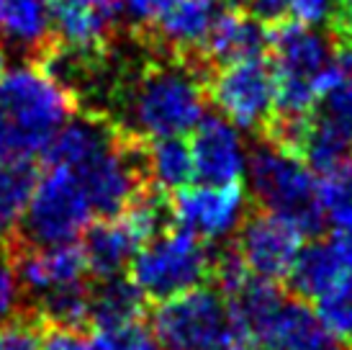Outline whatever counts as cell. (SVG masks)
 <instances>
[{
    "label": "cell",
    "instance_id": "1",
    "mask_svg": "<svg viewBox=\"0 0 352 350\" xmlns=\"http://www.w3.org/2000/svg\"><path fill=\"white\" fill-rule=\"evenodd\" d=\"M137 68H118L100 116L144 139L183 136L204 119L211 68L204 54L180 57L147 49Z\"/></svg>",
    "mask_w": 352,
    "mask_h": 350
},
{
    "label": "cell",
    "instance_id": "2",
    "mask_svg": "<svg viewBox=\"0 0 352 350\" xmlns=\"http://www.w3.org/2000/svg\"><path fill=\"white\" fill-rule=\"evenodd\" d=\"M78 114L65 88L34 62L0 75V160H34Z\"/></svg>",
    "mask_w": 352,
    "mask_h": 350
},
{
    "label": "cell",
    "instance_id": "3",
    "mask_svg": "<svg viewBox=\"0 0 352 350\" xmlns=\"http://www.w3.org/2000/svg\"><path fill=\"white\" fill-rule=\"evenodd\" d=\"M250 191L260 209L285 216L303 237L322 232L324 212L316 181L296 155L260 139L250 155Z\"/></svg>",
    "mask_w": 352,
    "mask_h": 350
},
{
    "label": "cell",
    "instance_id": "4",
    "mask_svg": "<svg viewBox=\"0 0 352 350\" xmlns=\"http://www.w3.org/2000/svg\"><path fill=\"white\" fill-rule=\"evenodd\" d=\"M152 332L162 350H242L250 342L236 332L224 296L206 286L160 302Z\"/></svg>",
    "mask_w": 352,
    "mask_h": 350
},
{
    "label": "cell",
    "instance_id": "5",
    "mask_svg": "<svg viewBox=\"0 0 352 350\" xmlns=\"http://www.w3.org/2000/svg\"><path fill=\"white\" fill-rule=\"evenodd\" d=\"M211 250L186 227H170L137 250L129 262L131 281L152 302H165L211 281Z\"/></svg>",
    "mask_w": 352,
    "mask_h": 350
},
{
    "label": "cell",
    "instance_id": "6",
    "mask_svg": "<svg viewBox=\"0 0 352 350\" xmlns=\"http://www.w3.org/2000/svg\"><path fill=\"white\" fill-rule=\"evenodd\" d=\"M93 219L96 214L78 178L67 167L44 165L21 227L19 245L47 247L75 243Z\"/></svg>",
    "mask_w": 352,
    "mask_h": 350
},
{
    "label": "cell",
    "instance_id": "7",
    "mask_svg": "<svg viewBox=\"0 0 352 350\" xmlns=\"http://www.w3.org/2000/svg\"><path fill=\"white\" fill-rule=\"evenodd\" d=\"M208 101L224 119L247 132H263L267 119L273 116L275 78L267 54L236 59L211 72L206 83Z\"/></svg>",
    "mask_w": 352,
    "mask_h": 350
},
{
    "label": "cell",
    "instance_id": "8",
    "mask_svg": "<svg viewBox=\"0 0 352 350\" xmlns=\"http://www.w3.org/2000/svg\"><path fill=\"white\" fill-rule=\"evenodd\" d=\"M303 232L285 216L254 206L236 227L234 247L252 276L280 283L301 253Z\"/></svg>",
    "mask_w": 352,
    "mask_h": 350
},
{
    "label": "cell",
    "instance_id": "9",
    "mask_svg": "<svg viewBox=\"0 0 352 350\" xmlns=\"http://www.w3.org/2000/svg\"><path fill=\"white\" fill-rule=\"evenodd\" d=\"M173 216L180 227L190 229L201 240H224L236 232L245 219V188L226 185H186L170 198Z\"/></svg>",
    "mask_w": 352,
    "mask_h": 350
},
{
    "label": "cell",
    "instance_id": "10",
    "mask_svg": "<svg viewBox=\"0 0 352 350\" xmlns=\"http://www.w3.org/2000/svg\"><path fill=\"white\" fill-rule=\"evenodd\" d=\"M121 0H52V44L98 52L116 44Z\"/></svg>",
    "mask_w": 352,
    "mask_h": 350
},
{
    "label": "cell",
    "instance_id": "11",
    "mask_svg": "<svg viewBox=\"0 0 352 350\" xmlns=\"http://www.w3.org/2000/svg\"><path fill=\"white\" fill-rule=\"evenodd\" d=\"M10 258H13L21 294H26L31 302L65 286L90 281L82 247L75 243L47 245V247L16 245L10 250Z\"/></svg>",
    "mask_w": 352,
    "mask_h": 350
},
{
    "label": "cell",
    "instance_id": "12",
    "mask_svg": "<svg viewBox=\"0 0 352 350\" xmlns=\"http://www.w3.org/2000/svg\"><path fill=\"white\" fill-rule=\"evenodd\" d=\"M196 175L208 185L239 183L245 173V150L232 121L208 114L196 124L190 139Z\"/></svg>",
    "mask_w": 352,
    "mask_h": 350
},
{
    "label": "cell",
    "instance_id": "13",
    "mask_svg": "<svg viewBox=\"0 0 352 350\" xmlns=\"http://www.w3.org/2000/svg\"><path fill=\"white\" fill-rule=\"evenodd\" d=\"M201 54L211 72L236 59L267 54V29L242 6H224L206 37Z\"/></svg>",
    "mask_w": 352,
    "mask_h": 350
},
{
    "label": "cell",
    "instance_id": "14",
    "mask_svg": "<svg viewBox=\"0 0 352 350\" xmlns=\"http://www.w3.org/2000/svg\"><path fill=\"white\" fill-rule=\"evenodd\" d=\"M260 342L273 345L275 350H344L347 342H340L319 320V314L298 296H285L280 309L260 332Z\"/></svg>",
    "mask_w": 352,
    "mask_h": 350
},
{
    "label": "cell",
    "instance_id": "15",
    "mask_svg": "<svg viewBox=\"0 0 352 350\" xmlns=\"http://www.w3.org/2000/svg\"><path fill=\"white\" fill-rule=\"evenodd\" d=\"M142 237L129 224L124 214L90 222L82 232V255L88 262L90 278H111L121 276L129 268L131 258L142 247Z\"/></svg>",
    "mask_w": 352,
    "mask_h": 350
},
{
    "label": "cell",
    "instance_id": "16",
    "mask_svg": "<svg viewBox=\"0 0 352 350\" xmlns=\"http://www.w3.org/2000/svg\"><path fill=\"white\" fill-rule=\"evenodd\" d=\"M50 3L0 0V41L26 62H36L52 44Z\"/></svg>",
    "mask_w": 352,
    "mask_h": 350
},
{
    "label": "cell",
    "instance_id": "17",
    "mask_svg": "<svg viewBox=\"0 0 352 350\" xmlns=\"http://www.w3.org/2000/svg\"><path fill=\"white\" fill-rule=\"evenodd\" d=\"M147 314V296L139 291L131 278H90L88 325L93 330H113L121 325L142 322Z\"/></svg>",
    "mask_w": 352,
    "mask_h": 350
},
{
    "label": "cell",
    "instance_id": "18",
    "mask_svg": "<svg viewBox=\"0 0 352 350\" xmlns=\"http://www.w3.org/2000/svg\"><path fill=\"white\" fill-rule=\"evenodd\" d=\"M39 173L34 160H0V247L8 253L21 240Z\"/></svg>",
    "mask_w": 352,
    "mask_h": 350
},
{
    "label": "cell",
    "instance_id": "19",
    "mask_svg": "<svg viewBox=\"0 0 352 350\" xmlns=\"http://www.w3.org/2000/svg\"><path fill=\"white\" fill-rule=\"evenodd\" d=\"M291 294L303 302H322L327 296H340L342 291V265L329 240L301 247L294 268L288 273Z\"/></svg>",
    "mask_w": 352,
    "mask_h": 350
},
{
    "label": "cell",
    "instance_id": "20",
    "mask_svg": "<svg viewBox=\"0 0 352 350\" xmlns=\"http://www.w3.org/2000/svg\"><path fill=\"white\" fill-rule=\"evenodd\" d=\"M149 173L162 191H180L196 178L193 152L183 136L149 139Z\"/></svg>",
    "mask_w": 352,
    "mask_h": 350
},
{
    "label": "cell",
    "instance_id": "21",
    "mask_svg": "<svg viewBox=\"0 0 352 350\" xmlns=\"http://www.w3.org/2000/svg\"><path fill=\"white\" fill-rule=\"evenodd\" d=\"M316 191L324 219H329L334 229L352 227V160H344L334 170L322 175Z\"/></svg>",
    "mask_w": 352,
    "mask_h": 350
},
{
    "label": "cell",
    "instance_id": "22",
    "mask_svg": "<svg viewBox=\"0 0 352 350\" xmlns=\"http://www.w3.org/2000/svg\"><path fill=\"white\" fill-rule=\"evenodd\" d=\"M311 116L352 145V83H334L327 88L316 101Z\"/></svg>",
    "mask_w": 352,
    "mask_h": 350
},
{
    "label": "cell",
    "instance_id": "23",
    "mask_svg": "<svg viewBox=\"0 0 352 350\" xmlns=\"http://www.w3.org/2000/svg\"><path fill=\"white\" fill-rule=\"evenodd\" d=\"M0 350H44V322L23 307L0 325Z\"/></svg>",
    "mask_w": 352,
    "mask_h": 350
},
{
    "label": "cell",
    "instance_id": "24",
    "mask_svg": "<svg viewBox=\"0 0 352 350\" xmlns=\"http://www.w3.org/2000/svg\"><path fill=\"white\" fill-rule=\"evenodd\" d=\"M96 342H98L100 350H162L155 332L144 325V320L121 325L113 330H98L96 332Z\"/></svg>",
    "mask_w": 352,
    "mask_h": 350
},
{
    "label": "cell",
    "instance_id": "25",
    "mask_svg": "<svg viewBox=\"0 0 352 350\" xmlns=\"http://www.w3.org/2000/svg\"><path fill=\"white\" fill-rule=\"evenodd\" d=\"M316 314L327 330L340 342H352V299L350 296H327L316 302Z\"/></svg>",
    "mask_w": 352,
    "mask_h": 350
},
{
    "label": "cell",
    "instance_id": "26",
    "mask_svg": "<svg viewBox=\"0 0 352 350\" xmlns=\"http://www.w3.org/2000/svg\"><path fill=\"white\" fill-rule=\"evenodd\" d=\"M175 3L177 0H121V8L131 21L129 31L131 34H144V31L155 29Z\"/></svg>",
    "mask_w": 352,
    "mask_h": 350
},
{
    "label": "cell",
    "instance_id": "27",
    "mask_svg": "<svg viewBox=\"0 0 352 350\" xmlns=\"http://www.w3.org/2000/svg\"><path fill=\"white\" fill-rule=\"evenodd\" d=\"M21 286L16 278V268H13V258L8 250L0 247V325L16 317L23 307H21Z\"/></svg>",
    "mask_w": 352,
    "mask_h": 350
},
{
    "label": "cell",
    "instance_id": "28",
    "mask_svg": "<svg viewBox=\"0 0 352 350\" xmlns=\"http://www.w3.org/2000/svg\"><path fill=\"white\" fill-rule=\"evenodd\" d=\"M44 350H100L96 335L75 327L44 325Z\"/></svg>",
    "mask_w": 352,
    "mask_h": 350
},
{
    "label": "cell",
    "instance_id": "29",
    "mask_svg": "<svg viewBox=\"0 0 352 350\" xmlns=\"http://www.w3.org/2000/svg\"><path fill=\"white\" fill-rule=\"evenodd\" d=\"M242 8L257 19L263 26H273L280 23L291 16V0H242Z\"/></svg>",
    "mask_w": 352,
    "mask_h": 350
},
{
    "label": "cell",
    "instance_id": "30",
    "mask_svg": "<svg viewBox=\"0 0 352 350\" xmlns=\"http://www.w3.org/2000/svg\"><path fill=\"white\" fill-rule=\"evenodd\" d=\"M329 243H332L334 253L340 258V265H342V291H340V296H350L352 299V227L334 229Z\"/></svg>",
    "mask_w": 352,
    "mask_h": 350
},
{
    "label": "cell",
    "instance_id": "31",
    "mask_svg": "<svg viewBox=\"0 0 352 350\" xmlns=\"http://www.w3.org/2000/svg\"><path fill=\"white\" fill-rule=\"evenodd\" d=\"M291 16L306 26L322 23L329 16V0H291Z\"/></svg>",
    "mask_w": 352,
    "mask_h": 350
},
{
    "label": "cell",
    "instance_id": "32",
    "mask_svg": "<svg viewBox=\"0 0 352 350\" xmlns=\"http://www.w3.org/2000/svg\"><path fill=\"white\" fill-rule=\"evenodd\" d=\"M329 37L352 44V3H337L329 13Z\"/></svg>",
    "mask_w": 352,
    "mask_h": 350
},
{
    "label": "cell",
    "instance_id": "33",
    "mask_svg": "<svg viewBox=\"0 0 352 350\" xmlns=\"http://www.w3.org/2000/svg\"><path fill=\"white\" fill-rule=\"evenodd\" d=\"M242 350H275L273 345H267V342H260V340H250Z\"/></svg>",
    "mask_w": 352,
    "mask_h": 350
},
{
    "label": "cell",
    "instance_id": "34",
    "mask_svg": "<svg viewBox=\"0 0 352 350\" xmlns=\"http://www.w3.org/2000/svg\"><path fill=\"white\" fill-rule=\"evenodd\" d=\"M6 65H8V52H6V44L0 41V75L6 72Z\"/></svg>",
    "mask_w": 352,
    "mask_h": 350
},
{
    "label": "cell",
    "instance_id": "35",
    "mask_svg": "<svg viewBox=\"0 0 352 350\" xmlns=\"http://www.w3.org/2000/svg\"><path fill=\"white\" fill-rule=\"evenodd\" d=\"M221 3H224V6H239L242 0H221Z\"/></svg>",
    "mask_w": 352,
    "mask_h": 350
},
{
    "label": "cell",
    "instance_id": "36",
    "mask_svg": "<svg viewBox=\"0 0 352 350\" xmlns=\"http://www.w3.org/2000/svg\"><path fill=\"white\" fill-rule=\"evenodd\" d=\"M337 3H352V0H337Z\"/></svg>",
    "mask_w": 352,
    "mask_h": 350
}]
</instances>
